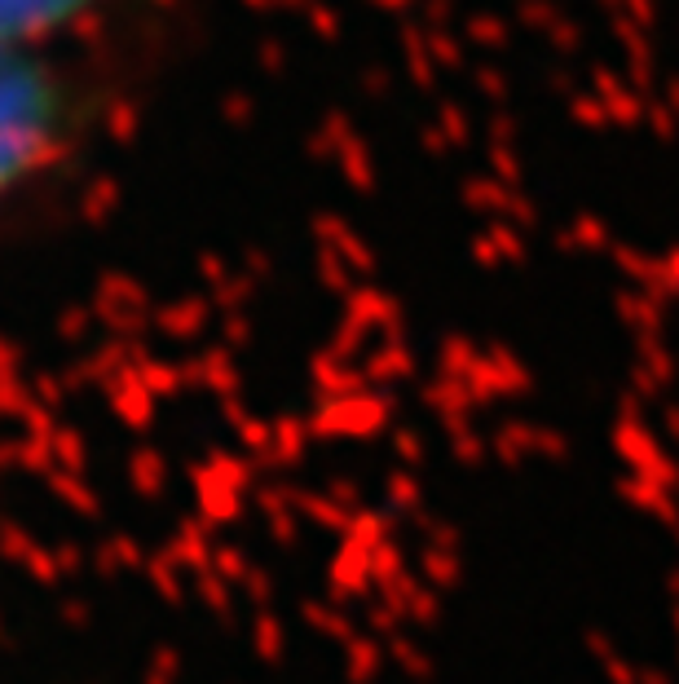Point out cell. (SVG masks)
<instances>
[{"instance_id": "1", "label": "cell", "mask_w": 679, "mask_h": 684, "mask_svg": "<svg viewBox=\"0 0 679 684\" xmlns=\"http://www.w3.org/2000/svg\"><path fill=\"white\" fill-rule=\"evenodd\" d=\"M62 97L36 54H0V199L14 194L53 151Z\"/></svg>"}, {"instance_id": "2", "label": "cell", "mask_w": 679, "mask_h": 684, "mask_svg": "<svg viewBox=\"0 0 679 684\" xmlns=\"http://www.w3.org/2000/svg\"><path fill=\"white\" fill-rule=\"evenodd\" d=\"M97 0H0V54H36Z\"/></svg>"}]
</instances>
